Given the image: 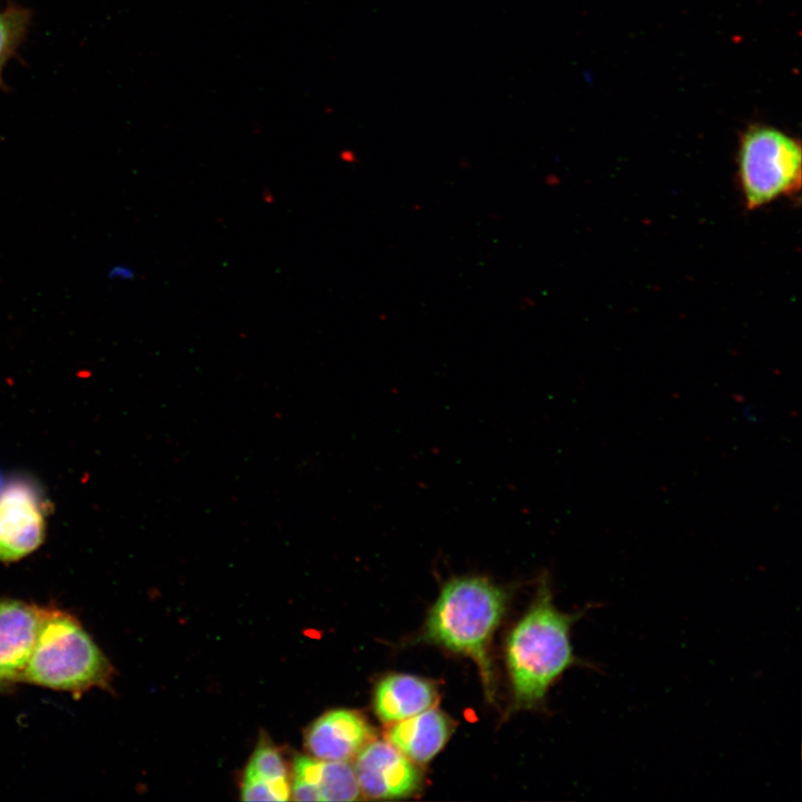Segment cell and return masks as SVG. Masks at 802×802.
Instances as JSON below:
<instances>
[{
    "mask_svg": "<svg viewBox=\"0 0 802 802\" xmlns=\"http://www.w3.org/2000/svg\"><path fill=\"white\" fill-rule=\"evenodd\" d=\"M584 613L559 610L548 578H540L530 607L507 639L506 659L516 707L537 705L568 668L583 663L574 654L570 632Z\"/></svg>",
    "mask_w": 802,
    "mask_h": 802,
    "instance_id": "obj_1",
    "label": "cell"
},
{
    "mask_svg": "<svg viewBox=\"0 0 802 802\" xmlns=\"http://www.w3.org/2000/svg\"><path fill=\"white\" fill-rule=\"evenodd\" d=\"M503 588L481 576L448 580L431 607L423 637L477 664L489 701L496 694L489 645L507 607Z\"/></svg>",
    "mask_w": 802,
    "mask_h": 802,
    "instance_id": "obj_2",
    "label": "cell"
},
{
    "mask_svg": "<svg viewBox=\"0 0 802 802\" xmlns=\"http://www.w3.org/2000/svg\"><path fill=\"white\" fill-rule=\"evenodd\" d=\"M114 669L81 624L70 614L45 608L22 681L81 694L107 687Z\"/></svg>",
    "mask_w": 802,
    "mask_h": 802,
    "instance_id": "obj_3",
    "label": "cell"
},
{
    "mask_svg": "<svg viewBox=\"0 0 802 802\" xmlns=\"http://www.w3.org/2000/svg\"><path fill=\"white\" fill-rule=\"evenodd\" d=\"M801 173L802 149L798 138L762 123L750 124L741 131L736 176L747 211L796 196Z\"/></svg>",
    "mask_w": 802,
    "mask_h": 802,
    "instance_id": "obj_4",
    "label": "cell"
},
{
    "mask_svg": "<svg viewBox=\"0 0 802 802\" xmlns=\"http://www.w3.org/2000/svg\"><path fill=\"white\" fill-rule=\"evenodd\" d=\"M46 503L36 482L16 478L0 489V561L37 550L46 537Z\"/></svg>",
    "mask_w": 802,
    "mask_h": 802,
    "instance_id": "obj_5",
    "label": "cell"
},
{
    "mask_svg": "<svg viewBox=\"0 0 802 802\" xmlns=\"http://www.w3.org/2000/svg\"><path fill=\"white\" fill-rule=\"evenodd\" d=\"M361 794L370 799H400L415 793L422 783L417 763L388 741L365 744L353 765Z\"/></svg>",
    "mask_w": 802,
    "mask_h": 802,
    "instance_id": "obj_6",
    "label": "cell"
},
{
    "mask_svg": "<svg viewBox=\"0 0 802 802\" xmlns=\"http://www.w3.org/2000/svg\"><path fill=\"white\" fill-rule=\"evenodd\" d=\"M43 612L21 600L0 599V691L22 681Z\"/></svg>",
    "mask_w": 802,
    "mask_h": 802,
    "instance_id": "obj_7",
    "label": "cell"
},
{
    "mask_svg": "<svg viewBox=\"0 0 802 802\" xmlns=\"http://www.w3.org/2000/svg\"><path fill=\"white\" fill-rule=\"evenodd\" d=\"M374 739V730L354 710H331L313 721L304 733L309 755L325 761H349Z\"/></svg>",
    "mask_w": 802,
    "mask_h": 802,
    "instance_id": "obj_8",
    "label": "cell"
},
{
    "mask_svg": "<svg viewBox=\"0 0 802 802\" xmlns=\"http://www.w3.org/2000/svg\"><path fill=\"white\" fill-rule=\"evenodd\" d=\"M452 721L434 706L392 723L387 741L417 764L431 761L452 733Z\"/></svg>",
    "mask_w": 802,
    "mask_h": 802,
    "instance_id": "obj_9",
    "label": "cell"
},
{
    "mask_svg": "<svg viewBox=\"0 0 802 802\" xmlns=\"http://www.w3.org/2000/svg\"><path fill=\"white\" fill-rule=\"evenodd\" d=\"M438 691L433 682L411 674L394 673L375 686L373 708L380 721L395 723L434 706Z\"/></svg>",
    "mask_w": 802,
    "mask_h": 802,
    "instance_id": "obj_10",
    "label": "cell"
},
{
    "mask_svg": "<svg viewBox=\"0 0 802 802\" xmlns=\"http://www.w3.org/2000/svg\"><path fill=\"white\" fill-rule=\"evenodd\" d=\"M293 780L317 789L321 801H354L361 791L348 761H325L297 755L293 762Z\"/></svg>",
    "mask_w": 802,
    "mask_h": 802,
    "instance_id": "obj_11",
    "label": "cell"
},
{
    "mask_svg": "<svg viewBox=\"0 0 802 802\" xmlns=\"http://www.w3.org/2000/svg\"><path fill=\"white\" fill-rule=\"evenodd\" d=\"M31 20L29 9L12 2L0 11V89L7 88L3 69L26 40Z\"/></svg>",
    "mask_w": 802,
    "mask_h": 802,
    "instance_id": "obj_12",
    "label": "cell"
},
{
    "mask_svg": "<svg viewBox=\"0 0 802 802\" xmlns=\"http://www.w3.org/2000/svg\"><path fill=\"white\" fill-rule=\"evenodd\" d=\"M243 774L267 782H290L281 751L267 739L260 740Z\"/></svg>",
    "mask_w": 802,
    "mask_h": 802,
    "instance_id": "obj_13",
    "label": "cell"
},
{
    "mask_svg": "<svg viewBox=\"0 0 802 802\" xmlns=\"http://www.w3.org/2000/svg\"><path fill=\"white\" fill-rule=\"evenodd\" d=\"M243 801H287L291 800L290 782H267L243 774L241 786Z\"/></svg>",
    "mask_w": 802,
    "mask_h": 802,
    "instance_id": "obj_14",
    "label": "cell"
},
{
    "mask_svg": "<svg viewBox=\"0 0 802 802\" xmlns=\"http://www.w3.org/2000/svg\"><path fill=\"white\" fill-rule=\"evenodd\" d=\"M109 276L113 278L128 280V278H134L135 273H134L133 268H130L128 266L117 265L110 270Z\"/></svg>",
    "mask_w": 802,
    "mask_h": 802,
    "instance_id": "obj_15",
    "label": "cell"
},
{
    "mask_svg": "<svg viewBox=\"0 0 802 802\" xmlns=\"http://www.w3.org/2000/svg\"><path fill=\"white\" fill-rule=\"evenodd\" d=\"M0 489H1V476H0Z\"/></svg>",
    "mask_w": 802,
    "mask_h": 802,
    "instance_id": "obj_16",
    "label": "cell"
}]
</instances>
